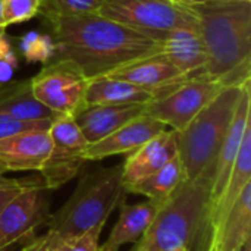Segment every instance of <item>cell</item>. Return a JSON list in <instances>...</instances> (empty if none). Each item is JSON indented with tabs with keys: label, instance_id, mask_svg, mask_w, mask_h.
<instances>
[{
	"label": "cell",
	"instance_id": "obj_8",
	"mask_svg": "<svg viewBox=\"0 0 251 251\" xmlns=\"http://www.w3.org/2000/svg\"><path fill=\"white\" fill-rule=\"evenodd\" d=\"M29 82L34 97L57 115L74 116L85 106L88 78L69 60H50Z\"/></svg>",
	"mask_w": 251,
	"mask_h": 251
},
{
	"label": "cell",
	"instance_id": "obj_34",
	"mask_svg": "<svg viewBox=\"0 0 251 251\" xmlns=\"http://www.w3.org/2000/svg\"><path fill=\"white\" fill-rule=\"evenodd\" d=\"M240 251H251V241H249V243H247Z\"/></svg>",
	"mask_w": 251,
	"mask_h": 251
},
{
	"label": "cell",
	"instance_id": "obj_29",
	"mask_svg": "<svg viewBox=\"0 0 251 251\" xmlns=\"http://www.w3.org/2000/svg\"><path fill=\"white\" fill-rule=\"evenodd\" d=\"M69 241H66L63 237H60L57 232L49 229L46 234L40 237H34L31 241L24 244L22 251H68Z\"/></svg>",
	"mask_w": 251,
	"mask_h": 251
},
{
	"label": "cell",
	"instance_id": "obj_7",
	"mask_svg": "<svg viewBox=\"0 0 251 251\" xmlns=\"http://www.w3.org/2000/svg\"><path fill=\"white\" fill-rule=\"evenodd\" d=\"M225 85L203 74L187 78L176 87L159 94L144 107L149 115L169 129L182 131L222 90Z\"/></svg>",
	"mask_w": 251,
	"mask_h": 251
},
{
	"label": "cell",
	"instance_id": "obj_26",
	"mask_svg": "<svg viewBox=\"0 0 251 251\" xmlns=\"http://www.w3.org/2000/svg\"><path fill=\"white\" fill-rule=\"evenodd\" d=\"M106 0H46L40 15L57 16V15H82L97 12Z\"/></svg>",
	"mask_w": 251,
	"mask_h": 251
},
{
	"label": "cell",
	"instance_id": "obj_30",
	"mask_svg": "<svg viewBox=\"0 0 251 251\" xmlns=\"http://www.w3.org/2000/svg\"><path fill=\"white\" fill-rule=\"evenodd\" d=\"M16 68H18V57L10 43L3 35V29H0V84H6L12 81Z\"/></svg>",
	"mask_w": 251,
	"mask_h": 251
},
{
	"label": "cell",
	"instance_id": "obj_36",
	"mask_svg": "<svg viewBox=\"0 0 251 251\" xmlns=\"http://www.w3.org/2000/svg\"><path fill=\"white\" fill-rule=\"evenodd\" d=\"M210 251H215V250H210Z\"/></svg>",
	"mask_w": 251,
	"mask_h": 251
},
{
	"label": "cell",
	"instance_id": "obj_25",
	"mask_svg": "<svg viewBox=\"0 0 251 251\" xmlns=\"http://www.w3.org/2000/svg\"><path fill=\"white\" fill-rule=\"evenodd\" d=\"M46 0H1L3 28L22 24L40 15Z\"/></svg>",
	"mask_w": 251,
	"mask_h": 251
},
{
	"label": "cell",
	"instance_id": "obj_33",
	"mask_svg": "<svg viewBox=\"0 0 251 251\" xmlns=\"http://www.w3.org/2000/svg\"><path fill=\"white\" fill-rule=\"evenodd\" d=\"M0 29H4L3 28V7H1V0H0Z\"/></svg>",
	"mask_w": 251,
	"mask_h": 251
},
{
	"label": "cell",
	"instance_id": "obj_27",
	"mask_svg": "<svg viewBox=\"0 0 251 251\" xmlns=\"http://www.w3.org/2000/svg\"><path fill=\"white\" fill-rule=\"evenodd\" d=\"M54 122V121H53ZM51 121H21L0 112V140L10 135L31 131V129H49L53 124Z\"/></svg>",
	"mask_w": 251,
	"mask_h": 251
},
{
	"label": "cell",
	"instance_id": "obj_35",
	"mask_svg": "<svg viewBox=\"0 0 251 251\" xmlns=\"http://www.w3.org/2000/svg\"><path fill=\"white\" fill-rule=\"evenodd\" d=\"M6 174H7V172H6V171H4V169L0 166V176H3V175H6Z\"/></svg>",
	"mask_w": 251,
	"mask_h": 251
},
{
	"label": "cell",
	"instance_id": "obj_4",
	"mask_svg": "<svg viewBox=\"0 0 251 251\" xmlns=\"http://www.w3.org/2000/svg\"><path fill=\"white\" fill-rule=\"evenodd\" d=\"M124 165L85 172L68 201L47 221L49 229L72 243L85 231L106 224L112 212L125 203Z\"/></svg>",
	"mask_w": 251,
	"mask_h": 251
},
{
	"label": "cell",
	"instance_id": "obj_24",
	"mask_svg": "<svg viewBox=\"0 0 251 251\" xmlns=\"http://www.w3.org/2000/svg\"><path fill=\"white\" fill-rule=\"evenodd\" d=\"M16 49L28 63H49L56 56V44L50 34L28 31L18 38Z\"/></svg>",
	"mask_w": 251,
	"mask_h": 251
},
{
	"label": "cell",
	"instance_id": "obj_11",
	"mask_svg": "<svg viewBox=\"0 0 251 251\" xmlns=\"http://www.w3.org/2000/svg\"><path fill=\"white\" fill-rule=\"evenodd\" d=\"M165 129H168L165 124L143 113L135 119L126 122L103 140L88 144L85 159L87 162H94L116 154H129Z\"/></svg>",
	"mask_w": 251,
	"mask_h": 251
},
{
	"label": "cell",
	"instance_id": "obj_19",
	"mask_svg": "<svg viewBox=\"0 0 251 251\" xmlns=\"http://www.w3.org/2000/svg\"><path fill=\"white\" fill-rule=\"evenodd\" d=\"M119 207V218L113 225L109 238L99 247V251H119L125 244L137 243L153 222L160 203L149 200L137 204L122 203Z\"/></svg>",
	"mask_w": 251,
	"mask_h": 251
},
{
	"label": "cell",
	"instance_id": "obj_6",
	"mask_svg": "<svg viewBox=\"0 0 251 251\" xmlns=\"http://www.w3.org/2000/svg\"><path fill=\"white\" fill-rule=\"evenodd\" d=\"M97 13L159 43L171 31L196 22L187 7L172 0H106Z\"/></svg>",
	"mask_w": 251,
	"mask_h": 251
},
{
	"label": "cell",
	"instance_id": "obj_15",
	"mask_svg": "<svg viewBox=\"0 0 251 251\" xmlns=\"http://www.w3.org/2000/svg\"><path fill=\"white\" fill-rule=\"evenodd\" d=\"M113 78L128 81L140 88L156 93L157 96L184 82L187 75H184L178 68H175L162 53L138 59L112 74Z\"/></svg>",
	"mask_w": 251,
	"mask_h": 251
},
{
	"label": "cell",
	"instance_id": "obj_5",
	"mask_svg": "<svg viewBox=\"0 0 251 251\" xmlns=\"http://www.w3.org/2000/svg\"><path fill=\"white\" fill-rule=\"evenodd\" d=\"M246 85L225 87L182 131L176 132L178 157L188 181L215 171L216 157Z\"/></svg>",
	"mask_w": 251,
	"mask_h": 251
},
{
	"label": "cell",
	"instance_id": "obj_9",
	"mask_svg": "<svg viewBox=\"0 0 251 251\" xmlns=\"http://www.w3.org/2000/svg\"><path fill=\"white\" fill-rule=\"evenodd\" d=\"M51 149L38 171L47 190H57L74 179L85 165L87 140L72 116L57 118L49 128Z\"/></svg>",
	"mask_w": 251,
	"mask_h": 251
},
{
	"label": "cell",
	"instance_id": "obj_17",
	"mask_svg": "<svg viewBox=\"0 0 251 251\" xmlns=\"http://www.w3.org/2000/svg\"><path fill=\"white\" fill-rule=\"evenodd\" d=\"M162 53L184 75L201 74L207 63V51L197 21L171 31L162 41Z\"/></svg>",
	"mask_w": 251,
	"mask_h": 251
},
{
	"label": "cell",
	"instance_id": "obj_23",
	"mask_svg": "<svg viewBox=\"0 0 251 251\" xmlns=\"http://www.w3.org/2000/svg\"><path fill=\"white\" fill-rule=\"evenodd\" d=\"M187 179L184 166L178 154L157 172L143 178L128 188V194L146 196L156 203H165Z\"/></svg>",
	"mask_w": 251,
	"mask_h": 251
},
{
	"label": "cell",
	"instance_id": "obj_2",
	"mask_svg": "<svg viewBox=\"0 0 251 251\" xmlns=\"http://www.w3.org/2000/svg\"><path fill=\"white\" fill-rule=\"evenodd\" d=\"M187 7L196 18L207 51L201 72L229 87L251 82V0H209Z\"/></svg>",
	"mask_w": 251,
	"mask_h": 251
},
{
	"label": "cell",
	"instance_id": "obj_20",
	"mask_svg": "<svg viewBox=\"0 0 251 251\" xmlns=\"http://www.w3.org/2000/svg\"><path fill=\"white\" fill-rule=\"evenodd\" d=\"M0 112L21 121H56L57 115L41 104L32 94L29 79L0 84Z\"/></svg>",
	"mask_w": 251,
	"mask_h": 251
},
{
	"label": "cell",
	"instance_id": "obj_37",
	"mask_svg": "<svg viewBox=\"0 0 251 251\" xmlns=\"http://www.w3.org/2000/svg\"><path fill=\"white\" fill-rule=\"evenodd\" d=\"M21 251H22V250H21Z\"/></svg>",
	"mask_w": 251,
	"mask_h": 251
},
{
	"label": "cell",
	"instance_id": "obj_12",
	"mask_svg": "<svg viewBox=\"0 0 251 251\" xmlns=\"http://www.w3.org/2000/svg\"><path fill=\"white\" fill-rule=\"evenodd\" d=\"M50 149L49 129H31L10 135L0 140V166L6 172H38L49 157Z\"/></svg>",
	"mask_w": 251,
	"mask_h": 251
},
{
	"label": "cell",
	"instance_id": "obj_10",
	"mask_svg": "<svg viewBox=\"0 0 251 251\" xmlns=\"http://www.w3.org/2000/svg\"><path fill=\"white\" fill-rule=\"evenodd\" d=\"M47 191L41 181L19 193L0 212V251L26 244L35 237V229L47 224L51 215Z\"/></svg>",
	"mask_w": 251,
	"mask_h": 251
},
{
	"label": "cell",
	"instance_id": "obj_16",
	"mask_svg": "<svg viewBox=\"0 0 251 251\" xmlns=\"http://www.w3.org/2000/svg\"><path fill=\"white\" fill-rule=\"evenodd\" d=\"M146 104L141 103H124V104H91L84 106L74 121L82 132L88 144L97 143L144 113Z\"/></svg>",
	"mask_w": 251,
	"mask_h": 251
},
{
	"label": "cell",
	"instance_id": "obj_1",
	"mask_svg": "<svg viewBox=\"0 0 251 251\" xmlns=\"http://www.w3.org/2000/svg\"><path fill=\"white\" fill-rule=\"evenodd\" d=\"M44 21L56 44L54 59L75 63L88 79L162 50V43L97 12L44 16Z\"/></svg>",
	"mask_w": 251,
	"mask_h": 251
},
{
	"label": "cell",
	"instance_id": "obj_31",
	"mask_svg": "<svg viewBox=\"0 0 251 251\" xmlns=\"http://www.w3.org/2000/svg\"><path fill=\"white\" fill-rule=\"evenodd\" d=\"M106 224H100L97 226H93L91 229L81 234L78 238H75L71 244L68 251H99V240L101 229Z\"/></svg>",
	"mask_w": 251,
	"mask_h": 251
},
{
	"label": "cell",
	"instance_id": "obj_32",
	"mask_svg": "<svg viewBox=\"0 0 251 251\" xmlns=\"http://www.w3.org/2000/svg\"><path fill=\"white\" fill-rule=\"evenodd\" d=\"M178 4H190V3H199V1H209V0H172Z\"/></svg>",
	"mask_w": 251,
	"mask_h": 251
},
{
	"label": "cell",
	"instance_id": "obj_14",
	"mask_svg": "<svg viewBox=\"0 0 251 251\" xmlns=\"http://www.w3.org/2000/svg\"><path fill=\"white\" fill-rule=\"evenodd\" d=\"M178 154V143H176V131L165 129L146 144H143L135 151L129 153L124 165V185L125 190L143 178L157 172L163 168L169 160H172Z\"/></svg>",
	"mask_w": 251,
	"mask_h": 251
},
{
	"label": "cell",
	"instance_id": "obj_13",
	"mask_svg": "<svg viewBox=\"0 0 251 251\" xmlns=\"http://www.w3.org/2000/svg\"><path fill=\"white\" fill-rule=\"evenodd\" d=\"M251 110V84H247L243 88L241 97L237 103L232 121L229 124L226 137L222 143V147L219 150V154L216 157V163H215V171H213V184H212V193H210V206L209 210L212 209V206L218 201V199L221 197L226 181L229 178L232 165L235 162V157L238 154L243 137L246 129L249 128L251 124L250 118Z\"/></svg>",
	"mask_w": 251,
	"mask_h": 251
},
{
	"label": "cell",
	"instance_id": "obj_22",
	"mask_svg": "<svg viewBox=\"0 0 251 251\" xmlns=\"http://www.w3.org/2000/svg\"><path fill=\"white\" fill-rule=\"evenodd\" d=\"M249 241H251V182L246 185L241 197L215 235L210 250L240 251Z\"/></svg>",
	"mask_w": 251,
	"mask_h": 251
},
{
	"label": "cell",
	"instance_id": "obj_18",
	"mask_svg": "<svg viewBox=\"0 0 251 251\" xmlns=\"http://www.w3.org/2000/svg\"><path fill=\"white\" fill-rule=\"evenodd\" d=\"M251 182V124L244 132L238 154L232 165L226 185L218 201L209 210V225L212 229V241L222 228L229 212L241 197L243 190Z\"/></svg>",
	"mask_w": 251,
	"mask_h": 251
},
{
	"label": "cell",
	"instance_id": "obj_21",
	"mask_svg": "<svg viewBox=\"0 0 251 251\" xmlns=\"http://www.w3.org/2000/svg\"><path fill=\"white\" fill-rule=\"evenodd\" d=\"M157 94L144 88H140L128 81L113 78L110 75H101L88 79L84 103L91 104H124V103H141L147 104Z\"/></svg>",
	"mask_w": 251,
	"mask_h": 251
},
{
	"label": "cell",
	"instance_id": "obj_28",
	"mask_svg": "<svg viewBox=\"0 0 251 251\" xmlns=\"http://www.w3.org/2000/svg\"><path fill=\"white\" fill-rule=\"evenodd\" d=\"M41 176L35 178H21V179H13V178H4L0 176V212L7 206V203L15 199L19 193L26 190L28 187H32L38 182H41Z\"/></svg>",
	"mask_w": 251,
	"mask_h": 251
},
{
	"label": "cell",
	"instance_id": "obj_3",
	"mask_svg": "<svg viewBox=\"0 0 251 251\" xmlns=\"http://www.w3.org/2000/svg\"><path fill=\"white\" fill-rule=\"evenodd\" d=\"M213 171L185 181L160 204L153 222L129 251H209V206Z\"/></svg>",
	"mask_w": 251,
	"mask_h": 251
}]
</instances>
